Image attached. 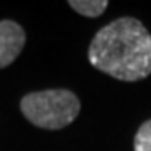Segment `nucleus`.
Returning a JSON list of instances; mask_svg holds the SVG:
<instances>
[{"instance_id": "nucleus-1", "label": "nucleus", "mask_w": 151, "mask_h": 151, "mask_svg": "<svg viewBox=\"0 0 151 151\" xmlns=\"http://www.w3.org/2000/svg\"><path fill=\"white\" fill-rule=\"evenodd\" d=\"M87 57L97 70L134 82L151 74V34L133 17L116 19L94 35Z\"/></svg>"}, {"instance_id": "nucleus-2", "label": "nucleus", "mask_w": 151, "mask_h": 151, "mask_svg": "<svg viewBox=\"0 0 151 151\" xmlns=\"http://www.w3.org/2000/svg\"><path fill=\"white\" fill-rule=\"evenodd\" d=\"M20 111L42 129H62L77 118L81 101L69 89H45L22 97Z\"/></svg>"}, {"instance_id": "nucleus-3", "label": "nucleus", "mask_w": 151, "mask_h": 151, "mask_svg": "<svg viewBox=\"0 0 151 151\" xmlns=\"http://www.w3.org/2000/svg\"><path fill=\"white\" fill-rule=\"evenodd\" d=\"M25 45V32L14 20H0V69L10 65Z\"/></svg>"}, {"instance_id": "nucleus-4", "label": "nucleus", "mask_w": 151, "mask_h": 151, "mask_svg": "<svg viewBox=\"0 0 151 151\" xmlns=\"http://www.w3.org/2000/svg\"><path fill=\"white\" fill-rule=\"evenodd\" d=\"M69 5L72 7V10L84 17H99L104 14L108 2L106 0H70Z\"/></svg>"}, {"instance_id": "nucleus-5", "label": "nucleus", "mask_w": 151, "mask_h": 151, "mask_svg": "<svg viewBox=\"0 0 151 151\" xmlns=\"http://www.w3.org/2000/svg\"><path fill=\"white\" fill-rule=\"evenodd\" d=\"M134 151H151V119L141 124L136 133Z\"/></svg>"}]
</instances>
